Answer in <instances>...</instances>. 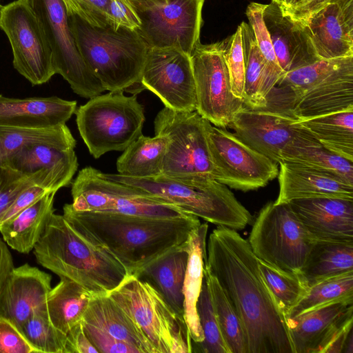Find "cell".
I'll return each instance as SVG.
<instances>
[{
	"label": "cell",
	"mask_w": 353,
	"mask_h": 353,
	"mask_svg": "<svg viewBox=\"0 0 353 353\" xmlns=\"http://www.w3.org/2000/svg\"><path fill=\"white\" fill-rule=\"evenodd\" d=\"M206 251L204 266L239 316L248 353H295L287 317L265 282L248 241L237 230L217 226Z\"/></svg>",
	"instance_id": "1"
},
{
	"label": "cell",
	"mask_w": 353,
	"mask_h": 353,
	"mask_svg": "<svg viewBox=\"0 0 353 353\" xmlns=\"http://www.w3.org/2000/svg\"><path fill=\"white\" fill-rule=\"evenodd\" d=\"M63 216L75 228L109 251L128 276H135L168 252L184 244L201 223L192 214L159 218L79 212L70 204L63 206Z\"/></svg>",
	"instance_id": "2"
},
{
	"label": "cell",
	"mask_w": 353,
	"mask_h": 353,
	"mask_svg": "<svg viewBox=\"0 0 353 353\" xmlns=\"http://www.w3.org/2000/svg\"><path fill=\"white\" fill-rule=\"evenodd\" d=\"M33 250L40 265L93 295L108 294L128 276L102 245L54 212Z\"/></svg>",
	"instance_id": "3"
},
{
	"label": "cell",
	"mask_w": 353,
	"mask_h": 353,
	"mask_svg": "<svg viewBox=\"0 0 353 353\" xmlns=\"http://www.w3.org/2000/svg\"><path fill=\"white\" fill-rule=\"evenodd\" d=\"M100 174L108 179L135 188L150 196L217 226L241 230L253 222L250 212L228 186L213 177L179 179L163 174L136 178L119 173L100 172Z\"/></svg>",
	"instance_id": "4"
},
{
	"label": "cell",
	"mask_w": 353,
	"mask_h": 353,
	"mask_svg": "<svg viewBox=\"0 0 353 353\" xmlns=\"http://www.w3.org/2000/svg\"><path fill=\"white\" fill-rule=\"evenodd\" d=\"M68 17L81 57L105 90H144L140 79L149 48L137 31L95 27Z\"/></svg>",
	"instance_id": "5"
},
{
	"label": "cell",
	"mask_w": 353,
	"mask_h": 353,
	"mask_svg": "<svg viewBox=\"0 0 353 353\" xmlns=\"http://www.w3.org/2000/svg\"><path fill=\"white\" fill-rule=\"evenodd\" d=\"M157 353H191L192 342L179 317L149 282L130 275L108 294Z\"/></svg>",
	"instance_id": "6"
},
{
	"label": "cell",
	"mask_w": 353,
	"mask_h": 353,
	"mask_svg": "<svg viewBox=\"0 0 353 353\" xmlns=\"http://www.w3.org/2000/svg\"><path fill=\"white\" fill-rule=\"evenodd\" d=\"M74 113L80 136L94 159L125 150L142 134L145 120L136 94L125 96L123 90L90 98Z\"/></svg>",
	"instance_id": "7"
},
{
	"label": "cell",
	"mask_w": 353,
	"mask_h": 353,
	"mask_svg": "<svg viewBox=\"0 0 353 353\" xmlns=\"http://www.w3.org/2000/svg\"><path fill=\"white\" fill-rule=\"evenodd\" d=\"M253 221L248 241L256 257L279 270L300 273L316 241L289 203L268 202Z\"/></svg>",
	"instance_id": "8"
},
{
	"label": "cell",
	"mask_w": 353,
	"mask_h": 353,
	"mask_svg": "<svg viewBox=\"0 0 353 353\" xmlns=\"http://www.w3.org/2000/svg\"><path fill=\"white\" fill-rule=\"evenodd\" d=\"M205 121L196 111H176L165 107L157 113L154 133L168 139L162 174L179 179L214 178Z\"/></svg>",
	"instance_id": "9"
},
{
	"label": "cell",
	"mask_w": 353,
	"mask_h": 353,
	"mask_svg": "<svg viewBox=\"0 0 353 353\" xmlns=\"http://www.w3.org/2000/svg\"><path fill=\"white\" fill-rule=\"evenodd\" d=\"M71 194L70 205L79 212L159 218H178L189 214L135 188L108 179L100 174V170L91 166L79 172L72 184Z\"/></svg>",
	"instance_id": "10"
},
{
	"label": "cell",
	"mask_w": 353,
	"mask_h": 353,
	"mask_svg": "<svg viewBox=\"0 0 353 353\" xmlns=\"http://www.w3.org/2000/svg\"><path fill=\"white\" fill-rule=\"evenodd\" d=\"M36 16L52 50L56 74L77 94L90 99L105 91L85 63L77 46L62 0H25Z\"/></svg>",
	"instance_id": "11"
},
{
	"label": "cell",
	"mask_w": 353,
	"mask_h": 353,
	"mask_svg": "<svg viewBox=\"0 0 353 353\" xmlns=\"http://www.w3.org/2000/svg\"><path fill=\"white\" fill-rule=\"evenodd\" d=\"M204 1L130 0L141 21L137 32L148 48L175 47L190 55L200 42Z\"/></svg>",
	"instance_id": "12"
},
{
	"label": "cell",
	"mask_w": 353,
	"mask_h": 353,
	"mask_svg": "<svg viewBox=\"0 0 353 353\" xmlns=\"http://www.w3.org/2000/svg\"><path fill=\"white\" fill-rule=\"evenodd\" d=\"M214 178L241 191L264 187L279 174L276 162L254 150L233 133L205 121Z\"/></svg>",
	"instance_id": "13"
},
{
	"label": "cell",
	"mask_w": 353,
	"mask_h": 353,
	"mask_svg": "<svg viewBox=\"0 0 353 353\" xmlns=\"http://www.w3.org/2000/svg\"><path fill=\"white\" fill-rule=\"evenodd\" d=\"M0 28L11 45L14 69L33 85L43 84L56 74L50 45L25 0L0 7Z\"/></svg>",
	"instance_id": "14"
},
{
	"label": "cell",
	"mask_w": 353,
	"mask_h": 353,
	"mask_svg": "<svg viewBox=\"0 0 353 353\" xmlns=\"http://www.w3.org/2000/svg\"><path fill=\"white\" fill-rule=\"evenodd\" d=\"M190 58L196 111L214 126L225 128L245 105L232 92L221 41L210 44L198 43Z\"/></svg>",
	"instance_id": "15"
},
{
	"label": "cell",
	"mask_w": 353,
	"mask_h": 353,
	"mask_svg": "<svg viewBox=\"0 0 353 353\" xmlns=\"http://www.w3.org/2000/svg\"><path fill=\"white\" fill-rule=\"evenodd\" d=\"M228 127L242 142L277 163L292 147L319 143L297 119L275 110L244 106Z\"/></svg>",
	"instance_id": "16"
},
{
	"label": "cell",
	"mask_w": 353,
	"mask_h": 353,
	"mask_svg": "<svg viewBox=\"0 0 353 353\" xmlns=\"http://www.w3.org/2000/svg\"><path fill=\"white\" fill-rule=\"evenodd\" d=\"M140 83L156 94L165 107L196 111V94L190 55L175 47L149 48Z\"/></svg>",
	"instance_id": "17"
},
{
	"label": "cell",
	"mask_w": 353,
	"mask_h": 353,
	"mask_svg": "<svg viewBox=\"0 0 353 353\" xmlns=\"http://www.w3.org/2000/svg\"><path fill=\"white\" fill-rule=\"evenodd\" d=\"M287 321L295 353H325L339 336L352 329L353 301L330 303Z\"/></svg>",
	"instance_id": "18"
},
{
	"label": "cell",
	"mask_w": 353,
	"mask_h": 353,
	"mask_svg": "<svg viewBox=\"0 0 353 353\" xmlns=\"http://www.w3.org/2000/svg\"><path fill=\"white\" fill-rule=\"evenodd\" d=\"M51 281L50 274L28 263L14 267L0 288V317L20 330L34 312L46 309Z\"/></svg>",
	"instance_id": "19"
},
{
	"label": "cell",
	"mask_w": 353,
	"mask_h": 353,
	"mask_svg": "<svg viewBox=\"0 0 353 353\" xmlns=\"http://www.w3.org/2000/svg\"><path fill=\"white\" fill-rule=\"evenodd\" d=\"M288 203L316 241L353 243V199L314 197Z\"/></svg>",
	"instance_id": "20"
},
{
	"label": "cell",
	"mask_w": 353,
	"mask_h": 353,
	"mask_svg": "<svg viewBox=\"0 0 353 353\" xmlns=\"http://www.w3.org/2000/svg\"><path fill=\"white\" fill-rule=\"evenodd\" d=\"M299 23L319 59L353 56V0L330 4Z\"/></svg>",
	"instance_id": "21"
},
{
	"label": "cell",
	"mask_w": 353,
	"mask_h": 353,
	"mask_svg": "<svg viewBox=\"0 0 353 353\" xmlns=\"http://www.w3.org/2000/svg\"><path fill=\"white\" fill-rule=\"evenodd\" d=\"M263 18L283 74L319 60L303 26L285 14L280 4L272 0L265 4Z\"/></svg>",
	"instance_id": "22"
},
{
	"label": "cell",
	"mask_w": 353,
	"mask_h": 353,
	"mask_svg": "<svg viewBox=\"0 0 353 353\" xmlns=\"http://www.w3.org/2000/svg\"><path fill=\"white\" fill-rule=\"evenodd\" d=\"M353 108V59L302 94L286 113L308 119Z\"/></svg>",
	"instance_id": "23"
},
{
	"label": "cell",
	"mask_w": 353,
	"mask_h": 353,
	"mask_svg": "<svg viewBox=\"0 0 353 353\" xmlns=\"http://www.w3.org/2000/svg\"><path fill=\"white\" fill-rule=\"evenodd\" d=\"M76 110V101H68L56 96L15 99L0 94V126L55 127L65 124Z\"/></svg>",
	"instance_id": "24"
},
{
	"label": "cell",
	"mask_w": 353,
	"mask_h": 353,
	"mask_svg": "<svg viewBox=\"0 0 353 353\" xmlns=\"http://www.w3.org/2000/svg\"><path fill=\"white\" fill-rule=\"evenodd\" d=\"M279 192L276 204L305 198L340 197L353 199V185L299 163H279Z\"/></svg>",
	"instance_id": "25"
},
{
	"label": "cell",
	"mask_w": 353,
	"mask_h": 353,
	"mask_svg": "<svg viewBox=\"0 0 353 353\" xmlns=\"http://www.w3.org/2000/svg\"><path fill=\"white\" fill-rule=\"evenodd\" d=\"M208 230L207 223L201 225L190 234L184 248L188 257L183 286V319L187 325L192 343L203 340L196 310V303L204 278L203 270L207 257L206 236Z\"/></svg>",
	"instance_id": "26"
},
{
	"label": "cell",
	"mask_w": 353,
	"mask_h": 353,
	"mask_svg": "<svg viewBox=\"0 0 353 353\" xmlns=\"http://www.w3.org/2000/svg\"><path fill=\"white\" fill-rule=\"evenodd\" d=\"M185 243L151 263L137 276L152 285L172 310L182 319L183 286L188 257Z\"/></svg>",
	"instance_id": "27"
},
{
	"label": "cell",
	"mask_w": 353,
	"mask_h": 353,
	"mask_svg": "<svg viewBox=\"0 0 353 353\" xmlns=\"http://www.w3.org/2000/svg\"><path fill=\"white\" fill-rule=\"evenodd\" d=\"M82 321L135 347L141 353H157L151 343L108 294L92 295Z\"/></svg>",
	"instance_id": "28"
},
{
	"label": "cell",
	"mask_w": 353,
	"mask_h": 353,
	"mask_svg": "<svg viewBox=\"0 0 353 353\" xmlns=\"http://www.w3.org/2000/svg\"><path fill=\"white\" fill-rule=\"evenodd\" d=\"M55 194L48 192L0 225V233L8 246L22 254H28L34 249L54 212Z\"/></svg>",
	"instance_id": "29"
},
{
	"label": "cell",
	"mask_w": 353,
	"mask_h": 353,
	"mask_svg": "<svg viewBox=\"0 0 353 353\" xmlns=\"http://www.w3.org/2000/svg\"><path fill=\"white\" fill-rule=\"evenodd\" d=\"M74 148L71 145H30L11 155L5 165L26 175L43 169L55 170L72 179L78 168Z\"/></svg>",
	"instance_id": "30"
},
{
	"label": "cell",
	"mask_w": 353,
	"mask_h": 353,
	"mask_svg": "<svg viewBox=\"0 0 353 353\" xmlns=\"http://www.w3.org/2000/svg\"><path fill=\"white\" fill-rule=\"evenodd\" d=\"M353 272V243L315 241L300 274L308 288Z\"/></svg>",
	"instance_id": "31"
},
{
	"label": "cell",
	"mask_w": 353,
	"mask_h": 353,
	"mask_svg": "<svg viewBox=\"0 0 353 353\" xmlns=\"http://www.w3.org/2000/svg\"><path fill=\"white\" fill-rule=\"evenodd\" d=\"M92 295L77 283L60 277L46 299L47 313L53 325L66 334L82 321Z\"/></svg>",
	"instance_id": "32"
},
{
	"label": "cell",
	"mask_w": 353,
	"mask_h": 353,
	"mask_svg": "<svg viewBox=\"0 0 353 353\" xmlns=\"http://www.w3.org/2000/svg\"><path fill=\"white\" fill-rule=\"evenodd\" d=\"M167 145L165 136L140 135L118 158V173L136 178H150L162 174Z\"/></svg>",
	"instance_id": "33"
},
{
	"label": "cell",
	"mask_w": 353,
	"mask_h": 353,
	"mask_svg": "<svg viewBox=\"0 0 353 353\" xmlns=\"http://www.w3.org/2000/svg\"><path fill=\"white\" fill-rule=\"evenodd\" d=\"M240 26L245 61L243 103L245 107L251 109L265 108L267 96L272 90L267 63L258 47L251 26L245 21Z\"/></svg>",
	"instance_id": "34"
},
{
	"label": "cell",
	"mask_w": 353,
	"mask_h": 353,
	"mask_svg": "<svg viewBox=\"0 0 353 353\" xmlns=\"http://www.w3.org/2000/svg\"><path fill=\"white\" fill-rule=\"evenodd\" d=\"M298 121L324 148L353 161V108Z\"/></svg>",
	"instance_id": "35"
},
{
	"label": "cell",
	"mask_w": 353,
	"mask_h": 353,
	"mask_svg": "<svg viewBox=\"0 0 353 353\" xmlns=\"http://www.w3.org/2000/svg\"><path fill=\"white\" fill-rule=\"evenodd\" d=\"M76 140L65 125L46 128L0 126V165L19 150L35 144L76 146Z\"/></svg>",
	"instance_id": "36"
},
{
	"label": "cell",
	"mask_w": 353,
	"mask_h": 353,
	"mask_svg": "<svg viewBox=\"0 0 353 353\" xmlns=\"http://www.w3.org/2000/svg\"><path fill=\"white\" fill-rule=\"evenodd\" d=\"M70 183L66 176L55 170L43 169L26 175L8 165H0V225L8 208L27 188L37 185L57 192Z\"/></svg>",
	"instance_id": "37"
},
{
	"label": "cell",
	"mask_w": 353,
	"mask_h": 353,
	"mask_svg": "<svg viewBox=\"0 0 353 353\" xmlns=\"http://www.w3.org/2000/svg\"><path fill=\"white\" fill-rule=\"evenodd\" d=\"M203 274L214 314L230 352L248 353L245 336L239 316L216 279L205 266Z\"/></svg>",
	"instance_id": "38"
},
{
	"label": "cell",
	"mask_w": 353,
	"mask_h": 353,
	"mask_svg": "<svg viewBox=\"0 0 353 353\" xmlns=\"http://www.w3.org/2000/svg\"><path fill=\"white\" fill-rule=\"evenodd\" d=\"M282 161L299 163L353 185V161L326 149L320 143L292 147L282 154Z\"/></svg>",
	"instance_id": "39"
},
{
	"label": "cell",
	"mask_w": 353,
	"mask_h": 353,
	"mask_svg": "<svg viewBox=\"0 0 353 353\" xmlns=\"http://www.w3.org/2000/svg\"><path fill=\"white\" fill-rule=\"evenodd\" d=\"M339 301H353V272L310 287L306 295L288 313L287 319Z\"/></svg>",
	"instance_id": "40"
},
{
	"label": "cell",
	"mask_w": 353,
	"mask_h": 353,
	"mask_svg": "<svg viewBox=\"0 0 353 353\" xmlns=\"http://www.w3.org/2000/svg\"><path fill=\"white\" fill-rule=\"evenodd\" d=\"M259 260V267L267 285L286 317L306 295L308 286L300 273L285 272Z\"/></svg>",
	"instance_id": "41"
},
{
	"label": "cell",
	"mask_w": 353,
	"mask_h": 353,
	"mask_svg": "<svg viewBox=\"0 0 353 353\" xmlns=\"http://www.w3.org/2000/svg\"><path fill=\"white\" fill-rule=\"evenodd\" d=\"M19 330L37 353H65L66 334L53 325L46 309L34 312Z\"/></svg>",
	"instance_id": "42"
},
{
	"label": "cell",
	"mask_w": 353,
	"mask_h": 353,
	"mask_svg": "<svg viewBox=\"0 0 353 353\" xmlns=\"http://www.w3.org/2000/svg\"><path fill=\"white\" fill-rule=\"evenodd\" d=\"M196 310L203 340L195 344L194 352L203 353H230L221 333L205 278L196 303Z\"/></svg>",
	"instance_id": "43"
},
{
	"label": "cell",
	"mask_w": 353,
	"mask_h": 353,
	"mask_svg": "<svg viewBox=\"0 0 353 353\" xmlns=\"http://www.w3.org/2000/svg\"><path fill=\"white\" fill-rule=\"evenodd\" d=\"M265 4L251 2L245 14L251 26L258 47L267 63L270 85L272 88L283 74L276 57L270 35L264 23L263 12Z\"/></svg>",
	"instance_id": "44"
},
{
	"label": "cell",
	"mask_w": 353,
	"mask_h": 353,
	"mask_svg": "<svg viewBox=\"0 0 353 353\" xmlns=\"http://www.w3.org/2000/svg\"><path fill=\"white\" fill-rule=\"evenodd\" d=\"M221 44L232 92L235 97L243 100L245 61L240 25L233 34L221 41Z\"/></svg>",
	"instance_id": "45"
},
{
	"label": "cell",
	"mask_w": 353,
	"mask_h": 353,
	"mask_svg": "<svg viewBox=\"0 0 353 353\" xmlns=\"http://www.w3.org/2000/svg\"><path fill=\"white\" fill-rule=\"evenodd\" d=\"M68 15L78 16L88 24L108 26L107 9L110 0H62Z\"/></svg>",
	"instance_id": "46"
},
{
	"label": "cell",
	"mask_w": 353,
	"mask_h": 353,
	"mask_svg": "<svg viewBox=\"0 0 353 353\" xmlns=\"http://www.w3.org/2000/svg\"><path fill=\"white\" fill-rule=\"evenodd\" d=\"M107 21L114 30L124 28L138 31L141 27V21L130 0H110Z\"/></svg>",
	"instance_id": "47"
},
{
	"label": "cell",
	"mask_w": 353,
	"mask_h": 353,
	"mask_svg": "<svg viewBox=\"0 0 353 353\" xmlns=\"http://www.w3.org/2000/svg\"><path fill=\"white\" fill-rule=\"evenodd\" d=\"M86 335L99 353H141L135 347L83 322Z\"/></svg>",
	"instance_id": "48"
},
{
	"label": "cell",
	"mask_w": 353,
	"mask_h": 353,
	"mask_svg": "<svg viewBox=\"0 0 353 353\" xmlns=\"http://www.w3.org/2000/svg\"><path fill=\"white\" fill-rule=\"evenodd\" d=\"M0 353H37L20 330L8 319L0 317Z\"/></svg>",
	"instance_id": "49"
},
{
	"label": "cell",
	"mask_w": 353,
	"mask_h": 353,
	"mask_svg": "<svg viewBox=\"0 0 353 353\" xmlns=\"http://www.w3.org/2000/svg\"><path fill=\"white\" fill-rule=\"evenodd\" d=\"M343 0H293L281 7L283 12L297 22H303L330 4Z\"/></svg>",
	"instance_id": "50"
},
{
	"label": "cell",
	"mask_w": 353,
	"mask_h": 353,
	"mask_svg": "<svg viewBox=\"0 0 353 353\" xmlns=\"http://www.w3.org/2000/svg\"><path fill=\"white\" fill-rule=\"evenodd\" d=\"M48 192H51L37 185L25 189L8 208L3 218L1 224L15 216L18 213L37 202Z\"/></svg>",
	"instance_id": "51"
},
{
	"label": "cell",
	"mask_w": 353,
	"mask_h": 353,
	"mask_svg": "<svg viewBox=\"0 0 353 353\" xmlns=\"http://www.w3.org/2000/svg\"><path fill=\"white\" fill-rule=\"evenodd\" d=\"M65 353H99L86 335L82 321L66 334Z\"/></svg>",
	"instance_id": "52"
},
{
	"label": "cell",
	"mask_w": 353,
	"mask_h": 353,
	"mask_svg": "<svg viewBox=\"0 0 353 353\" xmlns=\"http://www.w3.org/2000/svg\"><path fill=\"white\" fill-rule=\"evenodd\" d=\"M14 268L12 256L7 244L0 238V288L7 275Z\"/></svg>",
	"instance_id": "53"
},
{
	"label": "cell",
	"mask_w": 353,
	"mask_h": 353,
	"mask_svg": "<svg viewBox=\"0 0 353 353\" xmlns=\"http://www.w3.org/2000/svg\"><path fill=\"white\" fill-rule=\"evenodd\" d=\"M293 0H283L281 7H285L288 6Z\"/></svg>",
	"instance_id": "54"
},
{
	"label": "cell",
	"mask_w": 353,
	"mask_h": 353,
	"mask_svg": "<svg viewBox=\"0 0 353 353\" xmlns=\"http://www.w3.org/2000/svg\"><path fill=\"white\" fill-rule=\"evenodd\" d=\"M135 1H163L164 0H131Z\"/></svg>",
	"instance_id": "55"
},
{
	"label": "cell",
	"mask_w": 353,
	"mask_h": 353,
	"mask_svg": "<svg viewBox=\"0 0 353 353\" xmlns=\"http://www.w3.org/2000/svg\"><path fill=\"white\" fill-rule=\"evenodd\" d=\"M276 3H278L280 5H282L283 0H274Z\"/></svg>",
	"instance_id": "56"
},
{
	"label": "cell",
	"mask_w": 353,
	"mask_h": 353,
	"mask_svg": "<svg viewBox=\"0 0 353 353\" xmlns=\"http://www.w3.org/2000/svg\"><path fill=\"white\" fill-rule=\"evenodd\" d=\"M272 1H274V0H272Z\"/></svg>",
	"instance_id": "57"
}]
</instances>
